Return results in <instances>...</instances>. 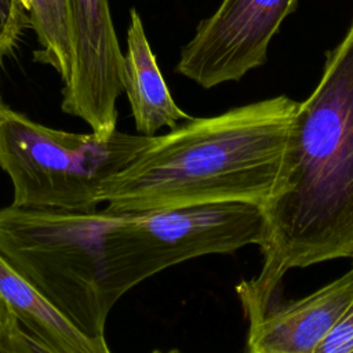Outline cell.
Returning <instances> with one entry per match:
<instances>
[{
  "mask_svg": "<svg viewBox=\"0 0 353 353\" xmlns=\"http://www.w3.org/2000/svg\"><path fill=\"white\" fill-rule=\"evenodd\" d=\"M262 210V268L236 285L247 319L270 309L291 269L353 258V21L327 52L317 85L298 105Z\"/></svg>",
  "mask_w": 353,
  "mask_h": 353,
  "instance_id": "6da1fadb",
  "label": "cell"
},
{
  "mask_svg": "<svg viewBox=\"0 0 353 353\" xmlns=\"http://www.w3.org/2000/svg\"><path fill=\"white\" fill-rule=\"evenodd\" d=\"M298 105L279 95L192 117L156 135L110 176L101 203L120 215L222 201L263 205L276 185Z\"/></svg>",
  "mask_w": 353,
  "mask_h": 353,
  "instance_id": "7a4b0ae2",
  "label": "cell"
},
{
  "mask_svg": "<svg viewBox=\"0 0 353 353\" xmlns=\"http://www.w3.org/2000/svg\"><path fill=\"white\" fill-rule=\"evenodd\" d=\"M124 215L103 210L68 212L0 208V256L79 331L106 339L112 306L103 240Z\"/></svg>",
  "mask_w": 353,
  "mask_h": 353,
  "instance_id": "3957f363",
  "label": "cell"
},
{
  "mask_svg": "<svg viewBox=\"0 0 353 353\" xmlns=\"http://www.w3.org/2000/svg\"><path fill=\"white\" fill-rule=\"evenodd\" d=\"M154 137L119 130L110 135L68 132L33 121L4 105L0 109V168L11 181V205L97 211L103 183L127 167Z\"/></svg>",
  "mask_w": 353,
  "mask_h": 353,
  "instance_id": "277c9868",
  "label": "cell"
},
{
  "mask_svg": "<svg viewBox=\"0 0 353 353\" xmlns=\"http://www.w3.org/2000/svg\"><path fill=\"white\" fill-rule=\"evenodd\" d=\"M262 205L245 201L189 204L124 215L103 240L106 292L110 306L159 272L210 254L261 245Z\"/></svg>",
  "mask_w": 353,
  "mask_h": 353,
  "instance_id": "5b68a950",
  "label": "cell"
},
{
  "mask_svg": "<svg viewBox=\"0 0 353 353\" xmlns=\"http://www.w3.org/2000/svg\"><path fill=\"white\" fill-rule=\"evenodd\" d=\"M299 0H222L181 50L175 70L203 88L239 81L262 66L268 48Z\"/></svg>",
  "mask_w": 353,
  "mask_h": 353,
  "instance_id": "8992f818",
  "label": "cell"
},
{
  "mask_svg": "<svg viewBox=\"0 0 353 353\" xmlns=\"http://www.w3.org/2000/svg\"><path fill=\"white\" fill-rule=\"evenodd\" d=\"M73 63L62 87L61 109L98 135L117 128V99L123 90V52L108 0H68Z\"/></svg>",
  "mask_w": 353,
  "mask_h": 353,
  "instance_id": "52a82bcc",
  "label": "cell"
},
{
  "mask_svg": "<svg viewBox=\"0 0 353 353\" xmlns=\"http://www.w3.org/2000/svg\"><path fill=\"white\" fill-rule=\"evenodd\" d=\"M353 298V268L299 299L247 319L245 353H313Z\"/></svg>",
  "mask_w": 353,
  "mask_h": 353,
  "instance_id": "ba28073f",
  "label": "cell"
},
{
  "mask_svg": "<svg viewBox=\"0 0 353 353\" xmlns=\"http://www.w3.org/2000/svg\"><path fill=\"white\" fill-rule=\"evenodd\" d=\"M123 90L141 135L154 137L163 127L174 130L178 121L192 119L175 103L135 8L130 11L127 51L123 54Z\"/></svg>",
  "mask_w": 353,
  "mask_h": 353,
  "instance_id": "9c48e42d",
  "label": "cell"
},
{
  "mask_svg": "<svg viewBox=\"0 0 353 353\" xmlns=\"http://www.w3.org/2000/svg\"><path fill=\"white\" fill-rule=\"evenodd\" d=\"M0 296L29 343L44 353H112L106 339L79 331L0 256Z\"/></svg>",
  "mask_w": 353,
  "mask_h": 353,
  "instance_id": "30bf717a",
  "label": "cell"
},
{
  "mask_svg": "<svg viewBox=\"0 0 353 353\" xmlns=\"http://www.w3.org/2000/svg\"><path fill=\"white\" fill-rule=\"evenodd\" d=\"M40 48L33 59L52 66L65 83L73 63V36L68 0H22Z\"/></svg>",
  "mask_w": 353,
  "mask_h": 353,
  "instance_id": "8fae6325",
  "label": "cell"
},
{
  "mask_svg": "<svg viewBox=\"0 0 353 353\" xmlns=\"http://www.w3.org/2000/svg\"><path fill=\"white\" fill-rule=\"evenodd\" d=\"M28 26L29 17L22 0H0V55L6 58L15 48Z\"/></svg>",
  "mask_w": 353,
  "mask_h": 353,
  "instance_id": "7c38bea8",
  "label": "cell"
},
{
  "mask_svg": "<svg viewBox=\"0 0 353 353\" xmlns=\"http://www.w3.org/2000/svg\"><path fill=\"white\" fill-rule=\"evenodd\" d=\"M313 353H353V298Z\"/></svg>",
  "mask_w": 353,
  "mask_h": 353,
  "instance_id": "4fadbf2b",
  "label": "cell"
},
{
  "mask_svg": "<svg viewBox=\"0 0 353 353\" xmlns=\"http://www.w3.org/2000/svg\"><path fill=\"white\" fill-rule=\"evenodd\" d=\"M0 353H36L26 336L23 335L17 319L12 321L3 339Z\"/></svg>",
  "mask_w": 353,
  "mask_h": 353,
  "instance_id": "5bb4252c",
  "label": "cell"
},
{
  "mask_svg": "<svg viewBox=\"0 0 353 353\" xmlns=\"http://www.w3.org/2000/svg\"><path fill=\"white\" fill-rule=\"evenodd\" d=\"M14 320H15V316L11 313V310L0 296V346Z\"/></svg>",
  "mask_w": 353,
  "mask_h": 353,
  "instance_id": "9a60e30c",
  "label": "cell"
},
{
  "mask_svg": "<svg viewBox=\"0 0 353 353\" xmlns=\"http://www.w3.org/2000/svg\"><path fill=\"white\" fill-rule=\"evenodd\" d=\"M150 353H183V352H181L179 349H176V347H171V349H168V350H160V349H154L153 352H150Z\"/></svg>",
  "mask_w": 353,
  "mask_h": 353,
  "instance_id": "2e32d148",
  "label": "cell"
},
{
  "mask_svg": "<svg viewBox=\"0 0 353 353\" xmlns=\"http://www.w3.org/2000/svg\"><path fill=\"white\" fill-rule=\"evenodd\" d=\"M3 59H4V57H3V55H0V69H1V65H3ZM4 105H6V103H4L3 97H1V92H0V109H1Z\"/></svg>",
  "mask_w": 353,
  "mask_h": 353,
  "instance_id": "e0dca14e",
  "label": "cell"
}]
</instances>
